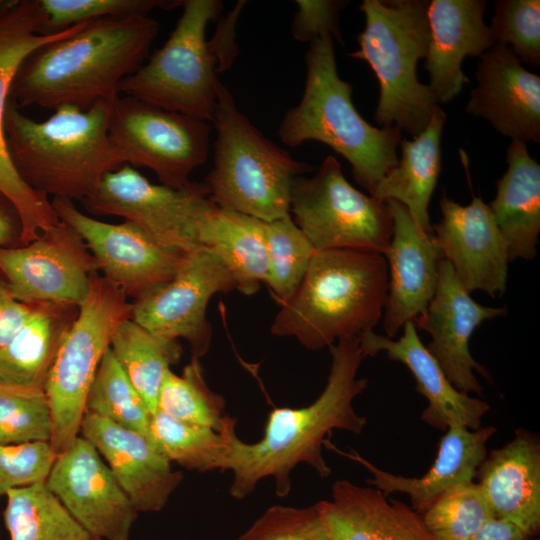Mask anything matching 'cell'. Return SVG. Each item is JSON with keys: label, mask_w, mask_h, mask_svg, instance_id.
I'll return each instance as SVG.
<instances>
[{"label": "cell", "mask_w": 540, "mask_h": 540, "mask_svg": "<svg viewBox=\"0 0 540 540\" xmlns=\"http://www.w3.org/2000/svg\"><path fill=\"white\" fill-rule=\"evenodd\" d=\"M236 289L219 257L200 245L187 252L173 277L134 300L131 319L149 331L170 339H185L192 357L209 350L212 326L206 311L210 298Z\"/></svg>", "instance_id": "5bb4252c"}, {"label": "cell", "mask_w": 540, "mask_h": 540, "mask_svg": "<svg viewBox=\"0 0 540 540\" xmlns=\"http://www.w3.org/2000/svg\"><path fill=\"white\" fill-rule=\"evenodd\" d=\"M469 540H539L516 524L497 517L487 520Z\"/></svg>", "instance_id": "7dc6e473"}, {"label": "cell", "mask_w": 540, "mask_h": 540, "mask_svg": "<svg viewBox=\"0 0 540 540\" xmlns=\"http://www.w3.org/2000/svg\"><path fill=\"white\" fill-rule=\"evenodd\" d=\"M316 504L329 540H438L411 506L373 486L337 480Z\"/></svg>", "instance_id": "4316f807"}, {"label": "cell", "mask_w": 540, "mask_h": 540, "mask_svg": "<svg viewBox=\"0 0 540 540\" xmlns=\"http://www.w3.org/2000/svg\"><path fill=\"white\" fill-rule=\"evenodd\" d=\"M475 479L494 514L527 533H540V440L525 429L492 449L476 471Z\"/></svg>", "instance_id": "484cf974"}, {"label": "cell", "mask_w": 540, "mask_h": 540, "mask_svg": "<svg viewBox=\"0 0 540 540\" xmlns=\"http://www.w3.org/2000/svg\"><path fill=\"white\" fill-rule=\"evenodd\" d=\"M98 264L80 234L59 222L26 245L0 248V274L15 299L80 306Z\"/></svg>", "instance_id": "9a60e30c"}, {"label": "cell", "mask_w": 540, "mask_h": 540, "mask_svg": "<svg viewBox=\"0 0 540 540\" xmlns=\"http://www.w3.org/2000/svg\"><path fill=\"white\" fill-rule=\"evenodd\" d=\"M183 11L164 45L133 74L119 93L206 122L213 121L220 83L218 59L206 29L222 9L217 0H184Z\"/></svg>", "instance_id": "ba28073f"}, {"label": "cell", "mask_w": 540, "mask_h": 540, "mask_svg": "<svg viewBox=\"0 0 540 540\" xmlns=\"http://www.w3.org/2000/svg\"><path fill=\"white\" fill-rule=\"evenodd\" d=\"M132 309L133 303L121 289L98 272L92 274L89 292L64 337L44 389L52 418L50 444L57 454L79 436L96 371L114 332L131 318Z\"/></svg>", "instance_id": "9c48e42d"}, {"label": "cell", "mask_w": 540, "mask_h": 540, "mask_svg": "<svg viewBox=\"0 0 540 540\" xmlns=\"http://www.w3.org/2000/svg\"><path fill=\"white\" fill-rule=\"evenodd\" d=\"M290 212L316 251L353 249L385 255L389 249L393 218L387 201L355 189L335 157H326L313 176L294 180Z\"/></svg>", "instance_id": "30bf717a"}, {"label": "cell", "mask_w": 540, "mask_h": 540, "mask_svg": "<svg viewBox=\"0 0 540 540\" xmlns=\"http://www.w3.org/2000/svg\"><path fill=\"white\" fill-rule=\"evenodd\" d=\"M6 3H7V1L0 0V10L5 6Z\"/></svg>", "instance_id": "c3c4849f"}, {"label": "cell", "mask_w": 540, "mask_h": 540, "mask_svg": "<svg viewBox=\"0 0 540 540\" xmlns=\"http://www.w3.org/2000/svg\"><path fill=\"white\" fill-rule=\"evenodd\" d=\"M45 14L38 0L7 1L0 10V192L16 207L22 221V245L59 222L51 201L28 186L10 159L4 129L6 107L16 73L25 58L43 44L73 35L88 22L42 35Z\"/></svg>", "instance_id": "4fadbf2b"}, {"label": "cell", "mask_w": 540, "mask_h": 540, "mask_svg": "<svg viewBox=\"0 0 540 540\" xmlns=\"http://www.w3.org/2000/svg\"><path fill=\"white\" fill-rule=\"evenodd\" d=\"M496 433L493 426L471 430L462 425H452L441 437L433 465L418 478L404 477L381 470L356 451L345 452L328 439L323 445L338 454L353 460L371 474L366 482L388 497L390 493H406L411 508L420 515L444 492L460 483L474 481L476 471L488 451L486 444Z\"/></svg>", "instance_id": "603a6c76"}, {"label": "cell", "mask_w": 540, "mask_h": 540, "mask_svg": "<svg viewBox=\"0 0 540 540\" xmlns=\"http://www.w3.org/2000/svg\"><path fill=\"white\" fill-rule=\"evenodd\" d=\"M157 410L177 420L223 430L233 419L225 414L224 398L206 384L200 361L192 357L177 375L167 371L161 384Z\"/></svg>", "instance_id": "e575fe53"}, {"label": "cell", "mask_w": 540, "mask_h": 540, "mask_svg": "<svg viewBox=\"0 0 540 540\" xmlns=\"http://www.w3.org/2000/svg\"><path fill=\"white\" fill-rule=\"evenodd\" d=\"M486 1L432 0L427 4L430 41L425 69L437 102H448L469 81L462 71L466 56H482L494 44L483 21Z\"/></svg>", "instance_id": "d4e9b609"}, {"label": "cell", "mask_w": 540, "mask_h": 540, "mask_svg": "<svg viewBox=\"0 0 540 540\" xmlns=\"http://www.w3.org/2000/svg\"><path fill=\"white\" fill-rule=\"evenodd\" d=\"M329 349L332 363L327 383L312 404L273 409L258 442L245 443L237 436L232 439L221 471L231 470L234 474L230 486L234 498L248 496L268 476L275 480L277 496H287L290 473L300 463L311 466L321 478L328 477L331 468L322 456L326 435L334 429L355 434L363 430L366 418L353 408L354 398L368 383L365 378H357L364 358L359 337L341 339Z\"/></svg>", "instance_id": "6da1fadb"}, {"label": "cell", "mask_w": 540, "mask_h": 540, "mask_svg": "<svg viewBox=\"0 0 540 540\" xmlns=\"http://www.w3.org/2000/svg\"><path fill=\"white\" fill-rule=\"evenodd\" d=\"M233 418L221 431L186 423L156 410L147 438L169 462L198 472L221 470L235 433Z\"/></svg>", "instance_id": "d6a6232c"}, {"label": "cell", "mask_w": 540, "mask_h": 540, "mask_svg": "<svg viewBox=\"0 0 540 540\" xmlns=\"http://www.w3.org/2000/svg\"><path fill=\"white\" fill-rule=\"evenodd\" d=\"M3 513L10 540H96L45 482L7 492Z\"/></svg>", "instance_id": "836d02e7"}, {"label": "cell", "mask_w": 540, "mask_h": 540, "mask_svg": "<svg viewBox=\"0 0 540 540\" xmlns=\"http://www.w3.org/2000/svg\"><path fill=\"white\" fill-rule=\"evenodd\" d=\"M213 167L205 179L218 207L271 222L290 216L291 190L312 167L266 138L220 82L213 121Z\"/></svg>", "instance_id": "8992f818"}, {"label": "cell", "mask_w": 540, "mask_h": 540, "mask_svg": "<svg viewBox=\"0 0 540 540\" xmlns=\"http://www.w3.org/2000/svg\"><path fill=\"white\" fill-rule=\"evenodd\" d=\"M496 44L510 45L519 59L540 66V1L499 0L489 27Z\"/></svg>", "instance_id": "60d3db41"}, {"label": "cell", "mask_w": 540, "mask_h": 540, "mask_svg": "<svg viewBox=\"0 0 540 540\" xmlns=\"http://www.w3.org/2000/svg\"><path fill=\"white\" fill-rule=\"evenodd\" d=\"M421 517L438 540H469L494 514L478 483L470 481L448 489Z\"/></svg>", "instance_id": "74e56055"}, {"label": "cell", "mask_w": 540, "mask_h": 540, "mask_svg": "<svg viewBox=\"0 0 540 540\" xmlns=\"http://www.w3.org/2000/svg\"><path fill=\"white\" fill-rule=\"evenodd\" d=\"M110 349L150 413H155L163 379L183 354L180 342L155 334L129 318L117 327Z\"/></svg>", "instance_id": "1f68e13d"}, {"label": "cell", "mask_w": 540, "mask_h": 540, "mask_svg": "<svg viewBox=\"0 0 540 540\" xmlns=\"http://www.w3.org/2000/svg\"><path fill=\"white\" fill-rule=\"evenodd\" d=\"M48 489L94 538L129 540L138 512L95 447L80 435L57 454Z\"/></svg>", "instance_id": "e0dca14e"}, {"label": "cell", "mask_w": 540, "mask_h": 540, "mask_svg": "<svg viewBox=\"0 0 540 540\" xmlns=\"http://www.w3.org/2000/svg\"><path fill=\"white\" fill-rule=\"evenodd\" d=\"M506 313V307H487L477 303L461 285L450 263L442 259L435 294L413 323L430 335L426 348L453 386L465 394L474 392L482 395V386L474 370L490 382L492 378L488 370L472 357L469 341L485 320Z\"/></svg>", "instance_id": "ac0fdd59"}, {"label": "cell", "mask_w": 540, "mask_h": 540, "mask_svg": "<svg viewBox=\"0 0 540 540\" xmlns=\"http://www.w3.org/2000/svg\"><path fill=\"white\" fill-rule=\"evenodd\" d=\"M110 106L108 101L87 110L62 105L46 120L35 121L9 98L5 137L22 180L47 197L88 198L107 172L125 164L109 136Z\"/></svg>", "instance_id": "3957f363"}, {"label": "cell", "mask_w": 540, "mask_h": 540, "mask_svg": "<svg viewBox=\"0 0 540 540\" xmlns=\"http://www.w3.org/2000/svg\"><path fill=\"white\" fill-rule=\"evenodd\" d=\"M393 218V233L385 253L388 291L383 309V330L393 338L403 326L414 321L433 298L442 252L434 234L422 232L407 208L387 200Z\"/></svg>", "instance_id": "ffe728a7"}, {"label": "cell", "mask_w": 540, "mask_h": 540, "mask_svg": "<svg viewBox=\"0 0 540 540\" xmlns=\"http://www.w3.org/2000/svg\"><path fill=\"white\" fill-rule=\"evenodd\" d=\"M402 329L398 340L378 335L373 330L361 334L359 342L364 357L386 352L389 359L404 364L410 370L416 382L415 390L428 401L421 414V419L428 425L442 431L452 425H462L471 430L480 428L490 405L453 386L420 340L412 321Z\"/></svg>", "instance_id": "cb8c5ba5"}, {"label": "cell", "mask_w": 540, "mask_h": 540, "mask_svg": "<svg viewBox=\"0 0 540 540\" xmlns=\"http://www.w3.org/2000/svg\"><path fill=\"white\" fill-rule=\"evenodd\" d=\"M210 125L133 96L111 102L108 132L124 163L146 167L162 185L180 189L209 153Z\"/></svg>", "instance_id": "8fae6325"}, {"label": "cell", "mask_w": 540, "mask_h": 540, "mask_svg": "<svg viewBox=\"0 0 540 540\" xmlns=\"http://www.w3.org/2000/svg\"><path fill=\"white\" fill-rule=\"evenodd\" d=\"M388 265L383 254L353 249L316 251L294 295L276 315L271 333L295 337L309 350L359 337L383 315Z\"/></svg>", "instance_id": "277c9868"}, {"label": "cell", "mask_w": 540, "mask_h": 540, "mask_svg": "<svg viewBox=\"0 0 540 540\" xmlns=\"http://www.w3.org/2000/svg\"><path fill=\"white\" fill-rule=\"evenodd\" d=\"M298 11L294 15L291 31L298 41L312 42L322 35H331L343 44L339 13L346 5L337 0H297Z\"/></svg>", "instance_id": "ee69618b"}, {"label": "cell", "mask_w": 540, "mask_h": 540, "mask_svg": "<svg viewBox=\"0 0 540 540\" xmlns=\"http://www.w3.org/2000/svg\"><path fill=\"white\" fill-rule=\"evenodd\" d=\"M439 205L442 218L433 234L461 285L469 293L503 295L510 257L489 206L479 196L462 206L445 194Z\"/></svg>", "instance_id": "d6986e66"}, {"label": "cell", "mask_w": 540, "mask_h": 540, "mask_svg": "<svg viewBox=\"0 0 540 540\" xmlns=\"http://www.w3.org/2000/svg\"><path fill=\"white\" fill-rule=\"evenodd\" d=\"M45 14L40 34L50 35L73 25L102 18L147 16L155 8L171 9L182 1L163 0H38Z\"/></svg>", "instance_id": "ab89813d"}, {"label": "cell", "mask_w": 540, "mask_h": 540, "mask_svg": "<svg viewBox=\"0 0 540 540\" xmlns=\"http://www.w3.org/2000/svg\"><path fill=\"white\" fill-rule=\"evenodd\" d=\"M147 437L151 413L117 362L110 347L96 371L86 399V412Z\"/></svg>", "instance_id": "d590c367"}, {"label": "cell", "mask_w": 540, "mask_h": 540, "mask_svg": "<svg viewBox=\"0 0 540 540\" xmlns=\"http://www.w3.org/2000/svg\"><path fill=\"white\" fill-rule=\"evenodd\" d=\"M22 245V221L14 204L0 192V248Z\"/></svg>", "instance_id": "bcb514c9"}, {"label": "cell", "mask_w": 540, "mask_h": 540, "mask_svg": "<svg viewBox=\"0 0 540 540\" xmlns=\"http://www.w3.org/2000/svg\"><path fill=\"white\" fill-rule=\"evenodd\" d=\"M56 457L50 442L0 444V497L13 489L46 482Z\"/></svg>", "instance_id": "7bdbcfd3"}, {"label": "cell", "mask_w": 540, "mask_h": 540, "mask_svg": "<svg viewBox=\"0 0 540 540\" xmlns=\"http://www.w3.org/2000/svg\"><path fill=\"white\" fill-rule=\"evenodd\" d=\"M305 62L303 95L285 113L278 128L280 141L289 147L306 141L328 145L350 163L357 183L372 195L398 163L400 128L372 126L358 113L352 86L338 74L331 35L310 42Z\"/></svg>", "instance_id": "5b68a950"}, {"label": "cell", "mask_w": 540, "mask_h": 540, "mask_svg": "<svg viewBox=\"0 0 540 540\" xmlns=\"http://www.w3.org/2000/svg\"><path fill=\"white\" fill-rule=\"evenodd\" d=\"M81 437L104 459L137 512H157L183 480L149 439L105 418L85 413Z\"/></svg>", "instance_id": "7402d4cb"}, {"label": "cell", "mask_w": 540, "mask_h": 540, "mask_svg": "<svg viewBox=\"0 0 540 540\" xmlns=\"http://www.w3.org/2000/svg\"><path fill=\"white\" fill-rule=\"evenodd\" d=\"M82 202L90 213L122 217L183 253L200 246L199 226L214 205L204 181L180 189L157 185L128 164L107 172Z\"/></svg>", "instance_id": "7c38bea8"}, {"label": "cell", "mask_w": 540, "mask_h": 540, "mask_svg": "<svg viewBox=\"0 0 540 540\" xmlns=\"http://www.w3.org/2000/svg\"><path fill=\"white\" fill-rule=\"evenodd\" d=\"M198 241L219 257L242 294L253 295L266 283L269 258L264 221L214 204L199 226Z\"/></svg>", "instance_id": "4dcf8cb0"}, {"label": "cell", "mask_w": 540, "mask_h": 540, "mask_svg": "<svg viewBox=\"0 0 540 540\" xmlns=\"http://www.w3.org/2000/svg\"><path fill=\"white\" fill-rule=\"evenodd\" d=\"M446 113L436 106L429 123L412 140L400 141L401 158L370 196L395 200L409 211L419 229L432 235L428 206L441 171V135Z\"/></svg>", "instance_id": "f546056e"}, {"label": "cell", "mask_w": 540, "mask_h": 540, "mask_svg": "<svg viewBox=\"0 0 540 540\" xmlns=\"http://www.w3.org/2000/svg\"><path fill=\"white\" fill-rule=\"evenodd\" d=\"M96 540H100V539H96Z\"/></svg>", "instance_id": "681fc988"}, {"label": "cell", "mask_w": 540, "mask_h": 540, "mask_svg": "<svg viewBox=\"0 0 540 540\" xmlns=\"http://www.w3.org/2000/svg\"><path fill=\"white\" fill-rule=\"evenodd\" d=\"M477 86L465 111L491 123L512 140L540 142V77L510 48L494 44L477 64Z\"/></svg>", "instance_id": "44dd1931"}, {"label": "cell", "mask_w": 540, "mask_h": 540, "mask_svg": "<svg viewBox=\"0 0 540 540\" xmlns=\"http://www.w3.org/2000/svg\"><path fill=\"white\" fill-rule=\"evenodd\" d=\"M237 540H329L317 504L268 508Z\"/></svg>", "instance_id": "b9f144b4"}, {"label": "cell", "mask_w": 540, "mask_h": 540, "mask_svg": "<svg viewBox=\"0 0 540 540\" xmlns=\"http://www.w3.org/2000/svg\"><path fill=\"white\" fill-rule=\"evenodd\" d=\"M51 203L58 218L80 234L103 276L134 300L169 281L186 254L161 245L133 222H102L69 199Z\"/></svg>", "instance_id": "2e32d148"}, {"label": "cell", "mask_w": 540, "mask_h": 540, "mask_svg": "<svg viewBox=\"0 0 540 540\" xmlns=\"http://www.w3.org/2000/svg\"><path fill=\"white\" fill-rule=\"evenodd\" d=\"M428 1L364 0L365 28L359 49L349 56L366 61L380 84L374 119L415 137L430 121L438 102L429 85L417 78V63L427 55L430 32Z\"/></svg>", "instance_id": "52a82bcc"}, {"label": "cell", "mask_w": 540, "mask_h": 540, "mask_svg": "<svg viewBox=\"0 0 540 540\" xmlns=\"http://www.w3.org/2000/svg\"><path fill=\"white\" fill-rule=\"evenodd\" d=\"M52 418L44 391L0 386V444L50 442Z\"/></svg>", "instance_id": "f35d334b"}, {"label": "cell", "mask_w": 540, "mask_h": 540, "mask_svg": "<svg viewBox=\"0 0 540 540\" xmlns=\"http://www.w3.org/2000/svg\"><path fill=\"white\" fill-rule=\"evenodd\" d=\"M508 169L497 181L488 205L507 244L510 260H532L540 233V165L526 143L512 140L507 149Z\"/></svg>", "instance_id": "f1b7e54d"}, {"label": "cell", "mask_w": 540, "mask_h": 540, "mask_svg": "<svg viewBox=\"0 0 540 540\" xmlns=\"http://www.w3.org/2000/svg\"><path fill=\"white\" fill-rule=\"evenodd\" d=\"M33 305L15 299L0 274V347L8 343L21 328Z\"/></svg>", "instance_id": "f6af8a7d"}, {"label": "cell", "mask_w": 540, "mask_h": 540, "mask_svg": "<svg viewBox=\"0 0 540 540\" xmlns=\"http://www.w3.org/2000/svg\"><path fill=\"white\" fill-rule=\"evenodd\" d=\"M264 234L269 258L266 284L282 305L298 289L316 250L291 215L264 221Z\"/></svg>", "instance_id": "8d00e7d4"}, {"label": "cell", "mask_w": 540, "mask_h": 540, "mask_svg": "<svg viewBox=\"0 0 540 540\" xmlns=\"http://www.w3.org/2000/svg\"><path fill=\"white\" fill-rule=\"evenodd\" d=\"M158 29L148 15L90 21L30 53L16 73L10 98L18 107L49 109L71 105L87 110L100 101L112 102L121 81L144 63Z\"/></svg>", "instance_id": "7a4b0ae2"}, {"label": "cell", "mask_w": 540, "mask_h": 540, "mask_svg": "<svg viewBox=\"0 0 540 540\" xmlns=\"http://www.w3.org/2000/svg\"><path fill=\"white\" fill-rule=\"evenodd\" d=\"M79 306L43 302L33 305L21 328L0 347V386L44 391L64 337Z\"/></svg>", "instance_id": "83f0119b"}]
</instances>
